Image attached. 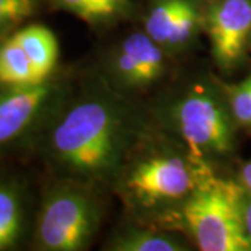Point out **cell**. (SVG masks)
Returning <instances> with one entry per match:
<instances>
[{
	"label": "cell",
	"instance_id": "1",
	"mask_svg": "<svg viewBox=\"0 0 251 251\" xmlns=\"http://www.w3.org/2000/svg\"><path fill=\"white\" fill-rule=\"evenodd\" d=\"M122 126L117 113L99 100L81 102L56 123L50 133L54 159L81 175L106 171L117 158Z\"/></svg>",
	"mask_w": 251,
	"mask_h": 251
},
{
	"label": "cell",
	"instance_id": "2",
	"mask_svg": "<svg viewBox=\"0 0 251 251\" xmlns=\"http://www.w3.org/2000/svg\"><path fill=\"white\" fill-rule=\"evenodd\" d=\"M244 193L243 186L209 173L186 197L183 218L200 250H250L243 216Z\"/></svg>",
	"mask_w": 251,
	"mask_h": 251
},
{
	"label": "cell",
	"instance_id": "3",
	"mask_svg": "<svg viewBox=\"0 0 251 251\" xmlns=\"http://www.w3.org/2000/svg\"><path fill=\"white\" fill-rule=\"evenodd\" d=\"M95 225V209L85 194L67 186L53 188L38 215L36 246L46 251L82 250Z\"/></svg>",
	"mask_w": 251,
	"mask_h": 251
},
{
	"label": "cell",
	"instance_id": "4",
	"mask_svg": "<svg viewBox=\"0 0 251 251\" xmlns=\"http://www.w3.org/2000/svg\"><path fill=\"white\" fill-rule=\"evenodd\" d=\"M176 120L191 156L201 161L206 155L230 151L233 128L227 109L214 91L197 87L181 99Z\"/></svg>",
	"mask_w": 251,
	"mask_h": 251
},
{
	"label": "cell",
	"instance_id": "5",
	"mask_svg": "<svg viewBox=\"0 0 251 251\" xmlns=\"http://www.w3.org/2000/svg\"><path fill=\"white\" fill-rule=\"evenodd\" d=\"M208 175V169L202 172L177 156H158L138 163L128 176L127 187L147 204L186 200Z\"/></svg>",
	"mask_w": 251,
	"mask_h": 251
},
{
	"label": "cell",
	"instance_id": "6",
	"mask_svg": "<svg viewBox=\"0 0 251 251\" xmlns=\"http://www.w3.org/2000/svg\"><path fill=\"white\" fill-rule=\"evenodd\" d=\"M205 24L215 62L225 70L236 67L251 34V0H216Z\"/></svg>",
	"mask_w": 251,
	"mask_h": 251
},
{
	"label": "cell",
	"instance_id": "7",
	"mask_svg": "<svg viewBox=\"0 0 251 251\" xmlns=\"http://www.w3.org/2000/svg\"><path fill=\"white\" fill-rule=\"evenodd\" d=\"M50 81L29 85H10L0 91V150L29 133L48 112L56 95Z\"/></svg>",
	"mask_w": 251,
	"mask_h": 251
},
{
	"label": "cell",
	"instance_id": "8",
	"mask_svg": "<svg viewBox=\"0 0 251 251\" xmlns=\"http://www.w3.org/2000/svg\"><path fill=\"white\" fill-rule=\"evenodd\" d=\"M13 36L28 56L36 81L48 80L59 57V45L53 32L44 25L32 24L21 28Z\"/></svg>",
	"mask_w": 251,
	"mask_h": 251
},
{
	"label": "cell",
	"instance_id": "9",
	"mask_svg": "<svg viewBox=\"0 0 251 251\" xmlns=\"http://www.w3.org/2000/svg\"><path fill=\"white\" fill-rule=\"evenodd\" d=\"M25 205L21 188L11 180L0 179V251L13 249L24 230Z\"/></svg>",
	"mask_w": 251,
	"mask_h": 251
},
{
	"label": "cell",
	"instance_id": "10",
	"mask_svg": "<svg viewBox=\"0 0 251 251\" xmlns=\"http://www.w3.org/2000/svg\"><path fill=\"white\" fill-rule=\"evenodd\" d=\"M0 82L9 87L38 84L31 62L14 36L0 46Z\"/></svg>",
	"mask_w": 251,
	"mask_h": 251
},
{
	"label": "cell",
	"instance_id": "11",
	"mask_svg": "<svg viewBox=\"0 0 251 251\" xmlns=\"http://www.w3.org/2000/svg\"><path fill=\"white\" fill-rule=\"evenodd\" d=\"M122 49L133 54L143 77V84L156 80L163 70V56L161 46L147 34L137 32L123 42Z\"/></svg>",
	"mask_w": 251,
	"mask_h": 251
},
{
	"label": "cell",
	"instance_id": "12",
	"mask_svg": "<svg viewBox=\"0 0 251 251\" xmlns=\"http://www.w3.org/2000/svg\"><path fill=\"white\" fill-rule=\"evenodd\" d=\"M191 0H156L145 21V34L165 46L172 25Z\"/></svg>",
	"mask_w": 251,
	"mask_h": 251
},
{
	"label": "cell",
	"instance_id": "13",
	"mask_svg": "<svg viewBox=\"0 0 251 251\" xmlns=\"http://www.w3.org/2000/svg\"><path fill=\"white\" fill-rule=\"evenodd\" d=\"M62 9L75 14L77 17L99 23L123 14L128 9L131 0H54Z\"/></svg>",
	"mask_w": 251,
	"mask_h": 251
},
{
	"label": "cell",
	"instance_id": "14",
	"mask_svg": "<svg viewBox=\"0 0 251 251\" xmlns=\"http://www.w3.org/2000/svg\"><path fill=\"white\" fill-rule=\"evenodd\" d=\"M119 251H180L181 243L168 234L152 230H133L123 234L113 246Z\"/></svg>",
	"mask_w": 251,
	"mask_h": 251
},
{
	"label": "cell",
	"instance_id": "15",
	"mask_svg": "<svg viewBox=\"0 0 251 251\" xmlns=\"http://www.w3.org/2000/svg\"><path fill=\"white\" fill-rule=\"evenodd\" d=\"M198 23H200V11H198L196 1L191 0L186 6V9L180 13L175 24L172 25L165 46L171 49H176V48L186 45L191 39V36L194 35Z\"/></svg>",
	"mask_w": 251,
	"mask_h": 251
},
{
	"label": "cell",
	"instance_id": "16",
	"mask_svg": "<svg viewBox=\"0 0 251 251\" xmlns=\"http://www.w3.org/2000/svg\"><path fill=\"white\" fill-rule=\"evenodd\" d=\"M230 109L239 125L251 127V74L229 92Z\"/></svg>",
	"mask_w": 251,
	"mask_h": 251
},
{
	"label": "cell",
	"instance_id": "17",
	"mask_svg": "<svg viewBox=\"0 0 251 251\" xmlns=\"http://www.w3.org/2000/svg\"><path fill=\"white\" fill-rule=\"evenodd\" d=\"M34 11L35 0H0V31L31 17Z\"/></svg>",
	"mask_w": 251,
	"mask_h": 251
},
{
	"label": "cell",
	"instance_id": "18",
	"mask_svg": "<svg viewBox=\"0 0 251 251\" xmlns=\"http://www.w3.org/2000/svg\"><path fill=\"white\" fill-rule=\"evenodd\" d=\"M117 70L120 73L122 78L126 80L128 84H143V77L141 72L138 67V63L133 57V54H130L126 50H120V54L117 57Z\"/></svg>",
	"mask_w": 251,
	"mask_h": 251
},
{
	"label": "cell",
	"instance_id": "19",
	"mask_svg": "<svg viewBox=\"0 0 251 251\" xmlns=\"http://www.w3.org/2000/svg\"><path fill=\"white\" fill-rule=\"evenodd\" d=\"M243 216H244L246 233H247L251 250V194L247 191L244 193V198H243Z\"/></svg>",
	"mask_w": 251,
	"mask_h": 251
},
{
	"label": "cell",
	"instance_id": "20",
	"mask_svg": "<svg viewBox=\"0 0 251 251\" xmlns=\"http://www.w3.org/2000/svg\"><path fill=\"white\" fill-rule=\"evenodd\" d=\"M240 181H242L244 190L251 194V162L243 166L242 172H240Z\"/></svg>",
	"mask_w": 251,
	"mask_h": 251
}]
</instances>
